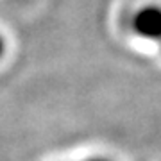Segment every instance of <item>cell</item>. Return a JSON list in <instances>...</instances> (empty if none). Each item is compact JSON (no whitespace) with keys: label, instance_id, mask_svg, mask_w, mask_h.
<instances>
[{"label":"cell","instance_id":"1","mask_svg":"<svg viewBox=\"0 0 161 161\" xmlns=\"http://www.w3.org/2000/svg\"><path fill=\"white\" fill-rule=\"evenodd\" d=\"M129 29L142 40L161 41V6L145 4L136 9L129 20Z\"/></svg>","mask_w":161,"mask_h":161},{"label":"cell","instance_id":"2","mask_svg":"<svg viewBox=\"0 0 161 161\" xmlns=\"http://www.w3.org/2000/svg\"><path fill=\"white\" fill-rule=\"evenodd\" d=\"M4 52H6V40L2 38V34H0V59L4 58Z\"/></svg>","mask_w":161,"mask_h":161}]
</instances>
